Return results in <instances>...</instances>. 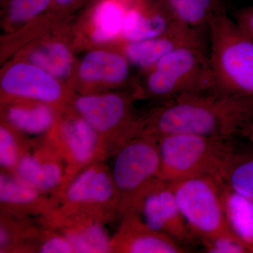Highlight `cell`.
I'll list each match as a JSON object with an SVG mask.
<instances>
[{"instance_id":"cell-1","label":"cell","mask_w":253,"mask_h":253,"mask_svg":"<svg viewBox=\"0 0 253 253\" xmlns=\"http://www.w3.org/2000/svg\"><path fill=\"white\" fill-rule=\"evenodd\" d=\"M253 122V97L219 90L190 93L165 101L145 119L139 134H191L232 138Z\"/></svg>"},{"instance_id":"cell-2","label":"cell","mask_w":253,"mask_h":253,"mask_svg":"<svg viewBox=\"0 0 253 253\" xmlns=\"http://www.w3.org/2000/svg\"><path fill=\"white\" fill-rule=\"evenodd\" d=\"M156 138L161 158L159 179L168 183L203 176L223 182L236 156L231 138L191 134Z\"/></svg>"},{"instance_id":"cell-3","label":"cell","mask_w":253,"mask_h":253,"mask_svg":"<svg viewBox=\"0 0 253 253\" xmlns=\"http://www.w3.org/2000/svg\"><path fill=\"white\" fill-rule=\"evenodd\" d=\"M145 86L148 94L164 101L190 93L218 90L210 59L208 30L149 68Z\"/></svg>"},{"instance_id":"cell-4","label":"cell","mask_w":253,"mask_h":253,"mask_svg":"<svg viewBox=\"0 0 253 253\" xmlns=\"http://www.w3.org/2000/svg\"><path fill=\"white\" fill-rule=\"evenodd\" d=\"M208 29L218 90L253 97V41L226 11L213 18Z\"/></svg>"},{"instance_id":"cell-5","label":"cell","mask_w":253,"mask_h":253,"mask_svg":"<svg viewBox=\"0 0 253 253\" xmlns=\"http://www.w3.org/2000/svg\"><path fill=\"white\" fill-rule=\"evenodd\" d=\"M114 153L112 174L119 195L122 216L134 212L143 195L159 179L161 158L157 138L139 134Z\"/></svg>"},{"instance_id":"cell-6","label":"cell","mask_w":253,"mask_h":253,"mask_svg":"<svg viewBox=\"0 0 253 253\" xmlns=\"http://www.w3.org/2000/svg\"><path fill=\"white\" fill-rule=\"evenodd\" d=\"M222 183L211 176H196L169 183L186 222L201 241L236 236L229 227L221 200Z\"/></svg>"},{"instance_id":"cell-7","label":"cell","mask_w":253,"mask_h":253,"mask_svg":"<svg viewBox=\"0 0 253 253\" xmlns=\"http://www.w3.org/2000/svg\"><path fill=\"white\" fill-rule=\"evenodd\" d=\"M61 194L63 214L86 212L104 221L115 211H119V195L112 174L99 161L81 169Z\"/></svg>"},{"instance_id":"cell-8","label":"cell","mask_w":253,"mask_h":253,"mask_svg":"<svg viewBox=\"0 0 253 253\" xmlns=\"http://www.w3.org/2000/svg\"><path fill=\"white\" fill-rule=\"evenodd\" d=\"M76 108L80 116L99 134L104 149V138L110 132L113 152L138 134L139 120L133 118L130 101L121 95L82 96L76 100Z\"/></svg>"},{"instance_id":"cell-9","label":"cell","mask_w":253,"mask_h":253,"mask_svg":"<svg viewBox=\"0 0 253 253\" xmlns=\"http://www.w3.org/2000/svg\"><path fill=\"white\" fill-rule=\"evenodd\" d=\"M132 213L137 214L150 229L170 236L181 244L196 239L181 212L172 186L166 181H155Z\"/></svg>"},{"instance_id":"cell-10","label":"cell","mask_w":253,"mask_h":253,"mask_svg":"<svg viewBox=\"0 0 253 253\" xmlns=\"http://www.w3.org/2000/svg\"><path fill=\"white\" fill-rule=\"evenodd\" d=\"M58 131L53 142L67 164L66 184L83 168L99 161L106 152L99 134L81 116L66 120Z\"/></svg>"},{"instance_id":"cell-11","label":"cell","mask_w":253,"mask_h":253,"mask_svg":"<svg viewBox=\"0 0 253 253\" xmlns=\"http://www.w3.org/2000/svg\"><path fill=\"white\" fill-rule=\"evenodd\" d=\"M29 149L20 158L14 175L44 194L56 191L59 194L66 183V168L54 142Z\"/></svg>"},{"instance_id":"cell-12","label":"cell","mask_w":253,"mask_h":253,"mask_svg":"<svg viewBox=\"0 0 253 253\" xmlns=\"http://www.w3.org/2000/svg\"><path fill=\"white\" fill-rule=\"evenodd\" d=\"M1 87L6 94L45 104L57 101L62 95L56 78L33 63H16L10 67L1 78Z\"/></svg>"},{"instance_id":"cell-13","label":"cell","mask_w":253,"mask_h":253,"mask_svg":"<svg viewBox=\"0 0 253 253\" xmlns=\"http://www.w3.org/2000/svg\"><path fill=\"white\" fill-rule=\"evenodd\" d=\"M111 251L126 253H180L186 250L170 236L153 230L135 213L123 216L122 225L111 239Z\"/></svg>"},{"instance_id":"cell-14","label":"cell","mask_w":253,"mask_h":253,"mask_svg":"<svg viewBox=\"0 0 253 253\" xmlns=\"http://www.w3.org/2000/svg\"><path fill=\"white\" fill-rule=\"evenodd\" d=\"M206 29L192 28L176 20L159 36L144 41L129 42L126 54L129 62L149 68L168 53Z\"/></svg>"},{"instance_id":"cell-15","label":"cell","mask_w":253,"mask_h":253,"mask_svg":"<svg viewBox=\"0 0 253 253\" xmlns=\"http://www.w3.org/2000/svg\"><path fill=\"white\" fill-rule=\"evenodd\" d=\"M62 234L72 245L74 253H109L111 239L102 226V220L86 212L63 214Z\"/></svg>"},{"instance_id":"cell-16","label":"cell","mask_w":253,"mask_h":253,"mask_svg":"<svg viewBox=\"0 0 253 253\" xmlns=\"http://www.w3.org/2000/svg\"><path fill=\"white\" fill-rule=\"evenodd\" d=\"M44 193L18 179L16 175L1 172L0 201L1 207L13 213H43L49 211L51 201Z\"/></svg>"},{"instance_id":"cell-17","label":"cell","mask_w":253,"mask_h":253,"mask_svg":"<svg viewBox=\"0 0 253 253\" xmlns=\"http://www.w3.org/2000/svg\"><path fill=\"white\" fill-rule=\"evenodd\" d=\"M129 61L126 54L91 51L82 61L80 76L86 81L121 83L129 76Z\"/></svg>"},{"instance_id":"cell-18","label":"cell","mask_w":253,"mask_h":253,"mask_svg":"<svg viewBox=\"0 0 253 253\" xmlns=\"http://www.w3.org/2000/svg\"><path fill=\"white\" fill-rule=\"evenodd\" d=\"M174 21L175 18L166 5L158 0L157 7L152 14L138 9L126 13L122 33L129 42L144 41L159 36Z\"/></svg>"},{"instance_id":"cell-19","label":"cell","mask_w":253,"mask_h":253,"mask_svg":"<svg viewBox=\"0 0 253 253\" xmlns=\"http://www.w3.org/2000/svg\"><path fill=\"white\" fill-rule=\"evenodd\" d=\"M221 200L231 231L253 248V199L234 192L222 183Z\"/></svg>"},{"instance_id":"cell-20","label":"cell","mask_w":253,"mask_h":253,"mask_svg":"<svg viewBox=\"0 0 253 253\" xmlns=\"http://www.w3.org/2000/svg\"><path fill=\"white\" fill-rule=\"evenodd\" d=\"M176 21L195 28H208L217 15L226 11L221 0H161Z\"/></svg>"},{"instance_id":"cell-21","label":"cell","mask_w":253,"mask_h":253,"mask_svg":"<svg viewBox=\"0 0 253 253\" xmlns=\"http://www.w3.org/2000/svg\"><path fill=\"white\" fill-rule=\"evenodd\" d=\"M6 118L18 131L31 135L46 132L54 123V111L45 103L11 106L7 110Z\"/></svg>"},{"instance_id":"cell-22","label":"cell","mask_w":253,"mask_h":253,"mask_svg":"<svg viewBox=\"0 0 253 253\" xmlns=\"http://www.w3.org/2000/svg\"><path fill=\"white\" fill-rule=\"evenodd\" d=\"M33 64L49 73L56 78H65L72 66V56L66 46L51 42L35 49L29 56Z\"/></svg>"},{"instance_id":"cell-23","label":"cell","mask_w":253,"mask_h":253,"mask_svg":"<svg viewBox=\"0 0 253 253\" xmlns=\"http://www.w3.org/2000/svg\"><path fill=\"white\" fill-rule=\"evenodd\" d=\"M126 14L121 5L113 0H105L94 10L93 16L94 41L106 42L113 39L122 32Z\"/></svg>"},{"instance_id":"cell-24","label":"cell","mask_w":253,"mask_h":253,"mask_svg":"<svg viewBox=\"0 0 253 253\" xmlns=\"http://www.w3.org/2000/svg\"><path fill=\"white\" fill-rule=\"evenodd\" d=\"M223 183L234 192L253 199V156L236 154Z\"/></svg>"},{"instance_id":"cell-25","label":"cell","mask_w":253,"mask_h":253,"mask_svg":"<svg viewBox=\"0 0 253 253\" xmlns=\"http://www.w3.org/2000/svg\"><path fill=\"white\" fill-rule=\"evenodd\" d=\"M29 146L20 144L9 128L0 127V165L6 170L15 171L20 158Z\"/></svg>"},{"instance_id":"cell-26","label":"cell","mask_w":253,"mask_h":253,"mask_svg":"<svg viewBox=\"0 0 253 253\" xmlns=\"http://www.w3.org/2000/svg\"><path fill=\"white\" fill-rule=\"evenodd\" d=\"M51 2L52 0H7L6 13L13 22H26L45 11Z\"/></svg>"},{"instance_id":"cell-27","label":"cell","mask_w":253,"mask_h":253,"mask_svg":"<svg viewBox=\"0 0 253 253\" xmlns=\"http://www.w3.org/2000/svg\"><path fill=\"white\" fill-rule=\"evenodd\" d=\"M201 241L206 253H253V248L237 236H219Z\"/></svg>"},{"instance_id":"cell-28","label":"cell","mask_w":253,"mask_h":253,"mask_svg":"<svg viewBox=\"0 0 253 253\" xmlns=\"http://www.w3.org/2000/svg\"><path fill=\"white\" fill-rule=\"evenodd\" d=\"M38 252L41 253H74L72 245L63 234L46 236L38 246Z\"/></svg>"},{"instance_id":"cell-29","label":"cell","mask_w":253,"mask_h":253,"mask_svg":"<svg viewBox=\"0 0 253 253\" xmlns=\"http://www.w3.org/2000/svg\"><path fill=\"white\" fill-rule=\"evenodd\" d=\"M236 22L253 41V5L240 10L236 14Z\"/></svg>"},{"instance_id":"cell-30","label":"cell","mask_w":253,"mask_h":253,"mask_svg":"<svg viewBox=\"0 0 253 253\" xmlns=\"http://www.w3.org/2000/svg\"><path fill=\"white\" fill-rule=\"evenodd\" d=\"M77 0H52L51 4H54L56 7L64 8L71 6Z\"/></svg>"},{"instance_id":"cell-31","label":"cell","mask_w":253,"mask_h":253,"mask_svg":"<svg viewBox=\"0 0 253 253\" xmlns=\"http://www.w3.org/2000/svg\"><path fill=\"white\" fill-rule=\"evenodd\" d=\"M248 134H249V136L251 140L252 141L253 143V122L251 123V126H250L249 129L247 131Z\"/></svg>"}]
</instances>
